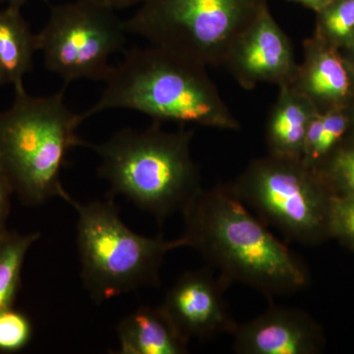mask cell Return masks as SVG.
<instances>
[{
	"label": "cell",
	"mask_w": 354,
	"mask_h": 354,
	"mask_svg": "<svg viewBox=\"0 0 354 354\" xmlns=\"http://www.w3.org/2000/svg\"><path fill=\"white\" fill-rule=\"evenodd\" d=\"M295 50L269 7L234 44L225 67L244 90L260 84L283 85L297 75Z\"/></svg>",
	"instance_id": "10"
},
{
	"label": "cell",
	"mask_w": 354,
	"mask_h": 354,
	"mask_svg": "<svg viewBox=\"0 0 354 354\" xmlns=\"http://www.w3.org/2000/svg\"><path fill=\"white\" fill-rule=\"evenodd\" d=\"M75 209L77 244L84 288L101 304L147 286H158L165 255L185 246L183 237L167 241L147 237L123 223L113 198L82 204L70 196Z\"/></svg>",
	"instance_id": "5"
},
{
	"label": "cell",
	"mask_w": 354,
	"mask_h": 354,
	"mask_svg": "<svg viewBox=\"0 0 354 354\" xmlns=\"http://www.w3.org/2000/svg\"><path fill=\"white\" fill-rule=\"evenodd\" d=\"M318 113L292 83L279 86V94L266 125L268 153L301 158L310 121Z\"/></svg>",
	"instance_id": "13"
},
{
	"label": "cell",
	"mask_w": 354,
	"mask_h": 354,
	"mask_svg": "<svg viewBox=\"0 0 354 354\" xmlns=\"http://www.w3.org/2000/svg\"><path fill=\"white\" fill-rule=\"evenodd\" d=\"M267 227L304 245L330 239L333 195L318 172L301 158L269 155L251 160L230 184Z\"/></svg>",
	"instance_id": "7"
},
{
	"label": "cell",
	"mask_w": 354,
	"mask_h": 354,
	"mask_svg": "<svg viewBox=\"0 0 354 354\" xmlns=\"http://www.w3.org/2000/svg\"><path fill=\"white\" fill-rule=\"evenodd\" d=\"M269 7L267 0H143L127 32L209 67L228 53Z\"/></svg>",
	"instance_id": "6"
},
{
	"label": "cell",
	"mask_w": 354,
	"mask_h": 354,
	"mask_svg": "<svg viewBox=\"0 0 354 354\" xmlns=\"http://www.w3.org/2000/svg\"><path fill=\"white\" fill-rule=\"evenodd\" d=\"M193 135L184 125L165 131L162 122L153 121L144 129L123 128L87 148L100 158L97 174L108 181L111 196L127 198L162 223L203 189L191 155Z\"/></svg>",
	"instance_id": "3"
},
{
	"label": "cell",
	"mask_w": 354,
	"mask_h": 354,
	"mask_svg": "<svg viewBox=\"0 0 354 354\" xmlns=\"http://www.w3.org/2000/svg\"><path fill=\"white\" fill-rule=\"evenodd\" d=\"M95 1L116 11L140 4L143 0H95Z\"/></svg>",
	"instance_id": "23"
},
{
	"label": "cell",
	"mask_w": 354,
	"mask_h": 354,
	"mask_svg": "<svg viewBox=\"0 0 354 354\" xmlns=\"http://www.w3.org/2000/svg\"><path fill=\"white\" fill-rule=\"evenodd\" d=\"M351 129V109L317 113L307 129L302 162L311 169H317L346 139Z\"/></svg>",
	"instance_id": "16"
},
{
	"label": "cell",
	"mask_w": 354,
	"mask_h": 354,
	"mask_svg": "<svg viewBox=\"0 0 354 354\" xmlns=\"http://www.w3.org/2000/svg\"><path fill=\"white\" fill-rule=\"evenodd\" d=\"M304 60L297 65L295 86L318 113L351 109L354 104V66L337 48L310 38L304 41Z\"/></svg>",
	"instance_id": "12"
},
{
	"label": "cell",
	"mask_w": 354,
	"mask_h": 354,
	"mask_svg": "<svg viewBox=\"0 0 354 354\" xmlns=\"http://www.w3.org/2000/svg\"><path fill=\"white\" fill-rule=\"evenodd\" d=\"M118 354H184L188 342L162 307L143 306L123 318L116 327Z\"/></svg>",
	"instance_id": "14"
},
{
	"label": "cell",
	"mask_w": 354,
	"mask_h": 354,
	"mask_svg": "<svg viewBox=\"0 0 354 354\" xmlns=\"http://www.w3.org/2000/svg\"><path fill=\"white\" fill-rule=\"evenodd\" d=\"M239 354H317L325 339L318 323L299 309L272 306L232 334Z\"/></svg>",
	"instance_id": "11"
},
{
	"label": "cell",
	"mask_w": 354,
	"mask_h": 354,
	"mask_svg": "<svg viewBox=\"0 0 354 354\" xmlns=\"http://www.w3.org/2000/svg\"><path fill=\"white\" fill-rule=\"evenodd\" d=\"M125 21L115 10L95 0H75L50 9L38 32L39 50L46 69L65 86L77 80L104 81L113 66L109 59L127 41Z\"/></svg>",
	"instance_id": "8"
},
{
	"label": "cell",
	"mask_w": 354,
	"mask_h": 354,
	"mask_svg": "<svg viewBox=\"0 0 354 354\" xmlns=\"http://www.w3.org/2000/svg\"><path fill=\"white\" fill-rule=\"evenodd\" d=\"M32 337V325L29 317L9 308L0 312V353H15L23 351Z\"/></svg>",
	"instance_id": "20"
},
{
	"label": "cell",
	"mask_w": 354,
	"mask_h": 354,
	"mask_svg": "<svg viewBox=\"0 0 354 354\" xmlns=\"http://www.w3.org/2000/svg\"><path fill=\"white\" fill-rule=\"evenodd\" d=\"M28 0H0V2H4L7 4V6L18 7L21 8Z\"/></svg>",
	"instance_id": "26"
},
{
	"label": "cell",
	"mask_w": 354,
	"mask_h": 354,
	"mask_svg": "<svg viewBox=\"0 0 354 354\" xmlns=\"http://www.w3.org/2000/svg\"><path fill=\"white\" fill-rule=\"evenodd\" d=\"M39 232H8L0 236V312L14 307L21 288L23 265Z\"/></svg>",
	"instance_id": "17"
},
{
	"label": "cell",
	"mask_w": 354,
	"mask_h": 354,
	"mask_svg": "<svg viewBox=\"0 0 354 354\" xmlns=\"http://www.w3.org/2000/svg\"><path fill=\"white\" fill-rule=\"evenodd\" d=\"M351 132L354 133V104L351 108Z\"/></svg>",
	"instance_id": "27"
},
{
	"label": "cell",
	"mask_w": 354,
	"mask_h": 354,
	"mask_svg": "<svg viewBox=\"0 0 354 354\" xmlns=\"http://www.w3.org/2000/svg\"><path fill=\"white\" fill-rule=\"evenodd\" d=\"M342 53H344V57L348 58L349 62H351L354 66V38L353 41H351V44H349L348 48L342 50Z\"/></svg>",
	"instance_id": "25"
},
{
	"label": "cell",
	"mask_w": 354,
	"mask_h": 354,
	"mask_svg": "<svg viewBox=\"0 0 354 354\" xmlns=\"http://www.w3.org/2000/svg\"><path fill=\"white\" fill-rule=\"evenodd\" d=\"M330 234L354 251V196L333 197Z\"/></svg>",
	"instance_id": "21"
},
{
	"label": "cell",
	"mask_w": 354,
	"mask_h": 354,
	"mask_svg": "<svg viewBox=\"0 0 354 354\" xmlns=\"http://www.w3.org/2000/svg\"><path fill=\"white\" fill-rule=\"evenodd\" d=\"M314 38L341 51L354 38V0H333L317 12Z\"/></svg>",
	"instance_id": "18"
},
{
	"label": "cell",
	"mask_w": 354,
	"mask_h": 354,
	"mask_svg": "<svg viewBox=\"0 0 354 354\" xmlns=\"http://www.w3.org/2000/svg\"><path fill=\"white\" fill-rule=\"evenodd\" d=\"M295 3L301 4L307 8L312 9L315 12H319L324 7L327 6L333 0H290Z\"/></svg>",
	"instance_id": "24"
},
{
	"label": "cell",
	"mask_w": 354,
	"mask_h": 354,
	"mask_svg": "<svg viewBox=\"0 0 354 354\" xmlns=\"http://www.w3.org/2000/svg\"><path fill=\"white\" fill-rule=\"evenodd\" d=\"M84 122L64 102V91L44 97L14 88L12 104L0 111V174L26 206L70 197L62 183L67 155L87 147L77 134Z\"/></svg>",
	"instance_id": "4"
},
{
	"label": "cell",
	"mask_w": 354,
	"mask_h": 354,
	"mask_svg": "<svg viewBox=\"0 0 354 354\" xmlns=\"http://www.w3.org/2000/svg\"><path fill=\"white\" fill-rule=\"evenodd\" d=\"M109 109H129L158 122L241 129L207 67L174 51L153 46L125 51L113 66L101 97L81 114L83 121Z\"/></svg>",
	"instance_id": "2"
},
{
	"label": "cell",
	"mask_w": 354,
	"mask_h": 354,
	"mask_svg": "<svg viewBox=\"0 0 354 354\" xmlns=\"http://www.w3.org/2000/svg\"><path fill=\"white\" fill-rule=\"evenodd\" d=\"M11 191L3 177L0 174V236L8 232L7 221H8L9 214L11 208Z\"/></svg>",
	"instance_id": "22"
},
{
	"label": "cell",
	"mask_w": 354,
	"mask_h": 354,
	"mask_svg": "<svg viewBox=\"0 0 354 354\" xmlns=\"http://www.w3.org/2000/svg\"><path fill=\"white\" fill-rule=\"evenodd\" d=\"M315 171L333 196H354V133L349 132Z\"/></svg>",
	"instance_id": "19"
},
{
	"label": "cell",
	"mask_w": 354,
	"mask_h": 354,
	"mask_svg": "<svg viewBox=\"0 0 354 354\" xmlns=\"http://www.w3.org/2000/svg\"><path fill=\"white\" fill-rule=\"evenodd\" d=\"M39 50L38 34L23 17L21 8L6 6L0 10V88L24 86V77L32 70Z\"/></svg>",
	"instance_id": "15"
},
{
	"label": "cell",
	"mask_w": 354,
	"mask_h": 354,
	"mask_svg": "<svg viewBox=\"0 0 354 354\" xmlns=\"http://www.w3.org/2000/svg\"><path fill=\"white\" fill-rule=\"evenodd\" d=\"M180 213L185 246L201 254L228 285L241 283L269 299L308 286L304 261L251 213L230 184L202 189Z\"/></svg>",
	"instance_id": "1"
},
{
	"label": "cell",
	"mask_w": 354,
	"mask_h": 354,
	"mask_svg": "<svg viewBox=\"0 0 354 354\" xmlns=\"http://www.w3.org/2000/svg\"><path fill=\"white\" fill-rule=\"evenodd\" d=\"M228 286L209 268L186 272L167 291L160 307L188 342L232 335L237 323L223 298Z\"/></svg>",
	"instance_id": "9"
}]
</instances>
